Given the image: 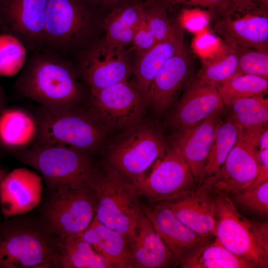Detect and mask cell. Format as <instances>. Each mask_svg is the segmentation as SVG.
Returning a JSON list of instances; mask_svg holds the SVG:
<instances>
[{
	"label": "cell",
	"instance_id": "obj_37",
	"mask_svg": "<svg viewBox=\"0 0 268 268\" xmlns=\"http://www.w3.org/2000/svg\"><path fill=\"white\" fill-rule=\"evenodd\" d=\"M163 7L144 5L143 21L157 42L165 39L170 33L173 19Z\"/></svg>",
	"mask_w": 268,
	"mask_h": 268
},
{
	"label": "cell",
	"instance_id": "obj_15",
	"mask_svg": "<svg viewBox=\"0 0 268 268\" xmlns=\"http://www.w3.org/2000/svg\"><path fill=\"white\" fill-rule=\"evenodd\" d=\"M224 105L216 84L196 76L186 85L173 115V126L183 132L219 113Z\"/></svg>",
	"mask_w": 268,
	"mask_h": 268
},
{
	"label": "cell",
	"instance_id": "obj_36",
	"mask_svg": "<svg viewBox=\"0 0 268 268\" xmlns=\"http://www.w3.org/2000/svg\"><path fill=\"white\" fill-rule=\"evenodd\" d=\"M238 55L237 73L268 79V52L254 49L237 50Z\"/></svg>",
	"mask_w": 268,
	"mask_h": 268
},
{
	"label": "cell",
	"instance_id": "obj_6",
	"mask_svg": "<svg viewBox=\"0 0 268 268\" xmlns=\"http://www.w3.org/2000/svg\"><path fill=\"white\" fill-rule=\"evenodd\" d=\"M87 185L96 196L97 220L128 238L142 211L132 183L109 165L102 171L96 169Z\"/></svg>",
	"mask_w": 268,
	"mask_h": 268
},
{
	"label": "cell",
	"instance_id": "obj_2",
	"mask_svg": "<svg viewBox=\"0 0 268 268\" xmlns=\"http://www.w3.org/2000/svg\"><path fill=\"white\" fill-rule=\"evenodd\" d=\"M11 217L0 222V268H55L60 239L42 219Z\"/></svg>",
	"mask_w": 268,
	"mask_h": 268
},
{
	"label": "cell",
	"instance_id": "obj_24",
	"mask_svg": "<svg viewBox=\"0 0 268 268\" xmlns=\"http://www.w3.org/2000/svg\"><path fill=\"white\" fill-rule=\"evenodd\" d=\"M78 234L107 261L110 268H134L128 238L100 223L95 216L88 227Z\"/></svg>",
	"mask_w": 268,
	"mask_h": 268
},
{
	"label": "cell",
	"instance_id": "obj_12",
	"mask_svg": "<svg viewBox=\"0 0 268 268\" xmlns=\"http://www.w3.org/2000/svg\"><path fill=\"white\" fill-rule=\"evenodd\" d=\"M74 65L79 78L89 92L129 79L132 68L125 48L94 41L76 52Z\"/></svg>",
	"mask_w": 268,
	"mask_h": 268
},
{
	"label": "cell",
	"instance_id": "obj_26",
	"mask_svg": "<svg viewBox=\"0 0 268 268\" xmlns=\"http://www.w3.org/2000/svg\"><path fill=\"white\" fill-rule=\"evenodd\" d=\"M144 1L125 3L113 7L104 19L107 43L125 48L131 45L135 29L143 20Z\"/></svg>",
	"mask_w": 268,
	"mask_h": 268
},
{
	"label": "cell",
	"instance_id": "obj_4",
	"mask_svg": "<svg viewBox=\"0 0 268 268\" xmlns=\"http://www.w3.org/2000/svg\"><path fill=\"white\" fill-rule=\"evenodd\" d=\"M35 114L39 130L34 146L67 147L90 155L104 137L101 122L91 107L56 111L41 107Z\"/></svg>",
	"mask_w": 268,
	"mask_h": 268
},
{
	"label": "cell",
	"instance_id": "obj_16",
	"mask_svg": "<svg viewBox=\"0 0 268 268\" xmlns=\"http://www.w3.org/2000/svg\"><path fill=\"white\" fill-rule=\"evenodd\" d=\"M213 31L236 50L268 52V13L247 12L213 20Z\"/></svg>",
	"mask_w": 268,
	"mask_h": 268
},
{
	"label": "cell",
	"instance_id": "obj_14",
	"mask_svg": "<svg viewBox=\"0 0 268 268\" xmlns=\"http://www.w3.org/2000/svg\"><path fill=\"white\" fill-rule=\"evenodd\" d=\"M47 0H0V33L12 35L31 53L43 48Z\"/></svg>",
	"mask_w": 268,
	"mask_h": 268
},
{
	"label": "cell",
	"instance_id": "obj_41",
	"mask_svg": "<svg viewBox=\"0 0 268 268\" xmlns=\"http://www.w3.org/2000/svg\"><path fill=\"white\" fill-rule=\"evenodd\" d=\"M5 103V96L4 93L0 85V113L4 108V106Z\"/></svg>",
	"mask_w": 268,
	"mask_h": 268
},
{
	"label": "cell",
	"instance_id": "obj_22",
	"mask_svg": "<svg viewBox=\"0 0 268 268\" xmlns=\"http://www.w3.org/2000/svg\"><path fill=\"white\" fill-rule=\"evenodd\" d=\"M219 113L210 115L193 127L179 133L173 145L188 162L199 186L205 178V165L220 121Z\"/></svg>",
	"mask_w": 268,
	"mask_h": 268
},
{
	"label": "cell",
	"instance_id": "obj_17",
	"mask_svg": "<svg viewBox=\"0 0 268 268\" xmlns=\"http://www.w3.org/2000/svg\"><path fill=\"white\" fill-rule=\"evenodd\" d=\"M193 67L191 54L185 44L166 62L152 81L148 105L159 113L166 110L190 79Z\"/></svg>",
	"mask_w": 268,
	"mask_h": 268
},
{
	"label": "cell",
	"instance_id": "obj_10",
	"mask_svg": "<svg viewBox=\"0 0 268 268\" xmlns=\"http://www.w3.org/2000/svg\"><path fill=\"white\" fill-rule=\"evenodd\" d=\"M128 130L111 150L108 161L111 167L131 182L168 147L162 133L152 124L140 122Z\"/></svg>",
	"mask_w": 268,
	"mask_h": 268
},
{
	"label": "cell",
	"instance_id": "obj_8",
	"mask_svg": "<svg viewBox=\"0 0 268 268\" xmlns=\"http://www.w3.org/2000/svg\"><path fill=\"white\" fill-rule=\"evenodd\" d=\"M265 126L247 129L238 126L236 141L221 168L215 175L204 178L199 187L227 194L252 185L262 168L259 144Z\"/></svg>",
	"mask_w": 268,
	"mask_h": 268
},
{
	"label": "cell",
	"instance_id": "obj_7",
	"mask_svg": "<svg viewBox=\"0 0 268 268\" xmlns=\"http://www.w3.org/2000/svg\"><path fill=\"white\" fill-rule=\"evenodd\" d=\"M14 154L38 171L51 190L87 185L97 169L90 155L67 147L37 145Z\"/></svg>",
	"mask_w": 268,
	"mask_h": 268
},
{
	"label": "cell",
	"instance_id": "obj_31",
	"mask_svg": "<svg viewBox=\"0 0 268 268\" xmlns=\"http://www.w3.org/2000/svg\"><path fill=\"white\" fill-rule=\"evenodd\" d=\"M239 127L232 117L218 122L204 169L205 177L216 174L235 144Z\"/></svg>",
	"mask_w": 268,
	"mask_h": 268
},
{
	"label": "cell",
	"instance_id": "obj_23",
	"mask_svg": "<svg viewBox=\"0 0 268 268\" xmlns=\"http://www.w3.org/2000/svg\"><path fill=\"white\" fill-rule=\"evenodd\" d=\"M184 27L179 18L173 19L171 30L163 40L156 42L138 57L134 68L135 83L147 105L152 81L166 62L185 45Z\"/></svg>",
	"mask_w": 268,
	"mask_h": 268
},
{
	"label": "cell",
	"instance_id": "obj_28",
	"mask_svg": "<svg viewBox=\"0 0 268 268\" xmlns=\"http://www.w3.org/2000/svg\"><path fill=\"white\" fill-rule=\"evenodd\" d=\"M181 268H251L253 267L224 247L216 238L211 244L206 243L181 259Z\"/></svg>",
	"mask_w": 268,
	"mask_h": 268
},
{
	"label": "cell",
	"instance_id": "obj_32",
	"mask_svg": "<svg viewBox=\"0 0 268 268\" xmlns=\"http://www.w3.org/2000/svg\"><path fill=\"white\" fill-rule=\"evenodd\" d=\"M216 85L224 104L231 105L239 99L265 93L268 89V79L255 75L236 73L229 79Z\"/></svg>",
	"mask_w": 268,
	"mask_h": 268
},
{
	"label": "cell",
	"instance_id": "obj_3",
	"mask_svg": "<svg viewBox=\"0 0 268 268\" xmlns=\"http://www.w3.org/2000/svg\"><path fill=\"white\" fill-rule=\"evenodd\" d=\"M97 11L85 0H47L43 48L67 57L94 41Z\"/></svg>",
	"mask_w": 268,
	"mask_h": 268
},
{
	"label": "cell",
	"instance_id": "obj_39",
	"mask_svg": "<svg viewBox=\"0 0 268 268\" xmlns=\"http://www.w3.org/2000/svg\"><path fill=\"white\" fill-rule=\"evenodd\" d=\"M90 5L98 10L100 8H109L111 10L114 7L125 3L144 1V0H85Z\"/></svg>",
	"mask_w": 268,
	"mask_h": 268
},
{
	"label": "cell",
	"instance_id": "obj_5",
	"mask_svg": "<svg viewBox=\"0 0 268 268\" xmlns=\"http://www.w3.org/2000/svg\"><path fill=\"white\" fill-rule=\"evenodd\" d=\"M215 237L253 268L268 267V223L241 215L227 194L215 192Z\"/></svg>",
	"mask_w": 268,
	"mask_h": 268
},
{
	"label": "cell",
	"instance_id": "obj_9",
	"mask_svg": "<svg viewBox=\"0 0 268 268\" xmlns=\"http://www.w3.org/2000/svg\"><path fill=\"white\" fill-rule=\"evenodd\" d=\"M52 190L42 213L49 229L60 239L83 231L95 216L97 199L93 190L87 185Z\"/></svg>",
	"mask_w": 268,
	"mask_h": 268
},
{
	"label": "cell",
	"instance_id": "obj_11",
	"mask_svg": "<svg viewBox=\"0 0 268 268\" xmlns=\"http://www.w3.org/2000/svg\"><path fill=\"white\" fill-rule=\"evenodd\" d=\"M196 181L188 162L173 145L157 159L148 175L142 174L131 183L138 196L153 204L186 195L196 188Z\"/></svg>",
	"mask_w": 268,
	"mask_h": 268
},
{
	"label": "cell",
	"instance_id": "obj_43",
	"mask_svg": "<svg viewBox=\"0 0 268 268\" xmlns=\"http://www.w3.org/2000/svg\"><path fill=\"white\" fill-rule=\"evenodd\" d=\"M6 174L7 173L5 171L0 168V185Z\"/></svg>",
	"mask_w": 268,
	"mask_h": 268
},
{
	"label": "cell",
	"instance_id": "obj_35",
	"mask_svg": "<svg viewBox=\"0 0 268 268\" xmlns=\"http://www.w3.org/2000/svg\"><path fill=\"white\" fill-rule=\"evenodd\" d=\"M235 201L261 214H268V181L233 194Z\"/></svg>",
	"mask_w": 268,
	"mask_h": 268
},
{
	"label": "cell",
	"instance_id": "obj_19",
	"mask_svg": "<svg viewBox=\"0 0 268 268\" xmlns=\"http://www.w3.org/2000/svg\"><path fill=\"white\" fill-rule=\"evenodd\" d=\"M154 229L172 252L175 262L208 242V239L197 234L183 223L165 201L142 208Z\"/></svg>",
	"mask_w": 268,
	"mask_h": 268
},
{
	"label": "cell",
	"instance_id": "obj_42",
	"mask_svg": "<svg viewBox=\"0 0 268 268\" xmlns=\"http://www.w3.org/2000/svg\"><path fill=\"white\" fill-rule=\"evenodd\" d=\"M262 8L268 10V0H251Z\"/></svg>",
	"mask_w": 268,
	"mask_h": 268
},
{
	"label": "cell",
	"instance_id": "obj_21",
	"mask_svg": "<svg viewBox=\"0 0 268 268\" xmlns=\"http://www.w3.org/2000/svg\"><path fill=\"white\" fill-rule=\"evenodd\" d=\"M128 239L134 268H166L175 262L172 252L142 209Z\"/></svg>",
	"mask_w": 268,
	"mask_h": 268
},
{
	"label": "cell",
	"instance_id": "obj_1",
	"mask_svg": "<svg viewBox=\"0 0 268 268\" xmlns=\"http://www.w3.org/2000/svg\"><path fill=\"white\" fill-rule=\"evenodd\" d=\"M73 63L46 48L33 52L14 84L21 95L51 110L79 106L85 96Z\"/></svg>",
	"mask_w": 268,
	"mask_h": 268
},
{
	"label": "cell",
	"instance_id": "obj_38",
	"mask_svg": "<svg viewBox=\"0 0 268 268\" xmlns=\"http://www.w3.org/2000/svg\"><path fill=\"white\" fill-rule=\"evenodd\" d=\"M157 42L143 20L135 29L131 43L132 49L137 58L149 50Z\"/></svg>",
	"mask_w": 268,
	"mask_h": 268
},
{
	"label": "cell",
	"instance_id": "obj_18",
	"mask_svg": "<svg viewBox=\"0 0 268 268\" xmlns=\"http://www.w3.org/2000/svg\"><path fill=\"white\" fill-rule=\"evenodd\" d=\"M42 189L41 176L32 170L19 168L7 173L0 185V204L5 219L36 206Z\"/></svg>",
	"mask_w": 268,
	"mask_h": 268
},
{
	"label": "cell",
	"instance_id": "obj_20",
	"mask_svg": "<svg viewBox=\"0 0 268 268\" xmlns=\"http://www.w3.org/2000/svg\"><path fill=\"white\" fill-rule=\"evenodd\" d=\"M210 191L200 187L178 199L165 201L177 218L201 236H215L216 207Z\"/></svg>",
	"mask_w": 268,
	"mask_h": 268
},
{
	"label": "cell",
	"instance_id": "obj_34",
	"mask_svg": "<svg viewBox=\"0 0 268 268\" xmlns=\"http://www.w3.org/2000/svg\"><path fill=\"white\" fill-rule=\"evenodd\" d=\"M27 49L16 37L0 33V75L12 76L24 66Z\"/></svg>",
	"mask_w": 268,
	"mask_h": 268
},
{
	"label": "cell",
	"instance_id": "obj_30",
	"mask_svg": "<svg viewBox=\"0 0 268 268\" xmlns=\"http://www.w3.org/2000/svg\"><path fill=\"white\" fill-rule=\"evenodd\" d=\"M236 50L223 42L218 49L205 59L196 76L215 84L222 83L237 73Z\"/></svg>",
	"mask_w": 268,
	"mask_h": 268
},
{
	"label": "cell",
	"instance_id": "obj_27",
	"mask_svg": "<svg viewBox=\"0 0 268 268\" xmlns=\"http://www.w3.org/2000/svg\"><path fill=\"white\" fill-rule=\"evenodd\" d=\"M55 266L62 268H110L105 258L78 234L60 239Z\"/></svg>",
	"mask_w": 268,
	"mask_h": 268
},
{
	"label": "cell",
	"instance_id": "obj_40",
	"mask_svg": "<svg viewBox=\"0 0 268 268\" xmlns=\"http://www.w3.org/2000/svg\"><path fill=\"white\" fill-rule=\"evenodd\" d=\"M268 149V131L264 128L259 139V150Z\"/></svg>",
	"mask_w": 268,
	"mask_h": 268
},
{
	"label": "cell",
	"instance_id": "obj_13",
	"mask_svg": "<svg viewBox=\"0 0 268 268\" xmlns=\"http://www.w3.org/2000/svg\"><path fill=\"white\" fill-rule=\"evenodd\" d=\"M89 101L100 121L115 128H129L140 122L148 105L134 81L129 80L90 92Z\"/></svg>",
	"mask_w": 268,
	"mask_h": 268
},
{
	"label": "cell",
	"instance_id": "obj_25",
	"mask_svg": "<svg viewBox=\"0 0 268 268\" xmlns=\"http://www.w3.org/2000/svg\"><path fill=\"white\" fill-rule=\"evenodd\" d=\"M35 115L22 108H4L0 113V143L14 152L33 147L39 134Z\"/></svg>",
	"mask_w": 268,
	"mask_h": 268
},
{
	"label": "cell",
	"instance_id": "obj_33",
	"mask_svg": "<svg viewBox=\"0 0 268 268\" xmlns=\"http://www.w3.org/2000/svg\"><path fill=\"white\" fill-rule=\"evenodd\" d=\"M231 106L232 117L239 127L247 129L268 123V99L264 93L239 99Z\"/></svg>",
	"mask_w": 268,
	"mask_h": 268
},
{
	"label": "cell",
	"instance_id": "obj_29",
	"mask_svg": "<svg viewBox=\"0 0 268 268\" xmlns=\"http://www.w3.org/2000/svg\"><path fill=\"white\" fill-rule=\"evenodd\" d=\"M143 4L163 7L169 13L180 6L201 7L207 10L213 20L225 15L262 10L251 0H144Z\"/></svg>",
	"mask_w": 268,
	"mask_h": 268
}]
</instances>
